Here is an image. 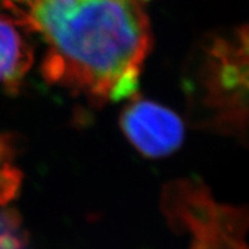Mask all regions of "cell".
<instances>
[{
	"label": "cell",
	"instance_id": "cell-2",
	"mask_svg": "<svg viewBox=\"0 0 249 249\" xmlns=\"http://www.w3.org/2000/svg\"><path fill=\"white\" fill-rule=\"evenodd\" d=\"M123 132L144 156L171 155L183 142V124L176 114L155 101L137 100L122 115Z\"/></svg>",
	"mask_w": 249,
	"mask_h": 249
},
{
	"label": "cell",
	"instance_id": "cell-1",
	"mask_svg": "<svg viewBox=\"0 0 249 249\" xmlns=\"http://www.w3.org/2000/svg\"><path fill=\"white\" fill-rule=\"evenodd\" d=\"M42 38L46 79L99 101L133 95L151 29L139 0H20Z\"/></svg>",
	"mask_w": 249,
	"mask_h": 249
},
{
	"label": "cell",
	"instance_id": "cell-3",
	"mask_svg": "<svg viewBox=\"0 0 249 249\" xmlns=\"http://www.w3.org/2000/svg\"><path fill=\"white\" fill-rule=\"evenodd\" d=\"M22 23L0 17V86L8 89L18 85L32 63V47Z\"/></svg>",
	"mask_w": 249,
	"mask_h": 249
},
{
	"label": "cell",
	"instance_id": "cell-4",
	"mask_svg": "<svg viewBox=\"0 0 249 249\" xmlns=\"http://www.w3.org/2000/svg\"><path fill=\"white\" fill-rule=\"evenodd\" d=\"M18 187L19 178L0 181V249H31L22 216L12 206Z\"/></svg>",
	"mask_w": 249,
	"mask_h": 249
}]
</instances>
